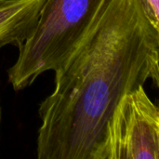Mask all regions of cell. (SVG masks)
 <instances>
[{
    "label": "cell",
    "mask_w": 159,
    "mask_h": 159,
    "mask_svg": "<svg viewBox=\"0 0 159 159\" xmlns=\"http://www.w3.org/2000/svg\"><path fill=\"white\" fill-rule=\"evenodd\" d=\"M96 159H159V110L143 86L119 102Z\"/></svg>",
    "instance_id": "cell-3"
},
{
    "label": "cell",
    "mask_w": 159,
    "mask_h": 159,
    "mask_svg": "<svg viewBox=\"0 0 159 159\" xmlns=\"http://www.w3.org/2000/svg\"><path fill=\"white\" fill-rule=\"evenodd\" d=\"M110 0H46L31 36L19 48L7 80L15 91L31 86L48 71L55 72L75 51Z\"/></svg>",
    "instance_id": "cell-2"
},
{
    "label": "cell",
    "mask_w": 159,
    "mask_h": 159,
    "mask_svg": "<svg viewBox=\"0 0 159 159\" xmlns=\"http://www.w3.org/2000/svg\"><path fill=\"white\" fill-rule=\"evenodd\" d=\"M45 1L0 0V48H19L31 36Z\"/></svg>",
    "instance_id": "cell-4"
},
{
    "label": "cell",
    "mask_w": 159,
    "mask_h": 159,
    "mask_svg": "<svg viewBox=\"0 0 159 159\" xmlns=\"http://www.w3.org/2000/svg\"><path fill=\"white\" fill-rule=\"evenodd\" d=\"M1 114H2V109H1V105H0V122H1Z\"/></svg>",
    "instance_id": "cell-6"
},
{
    "label": "cell",
    "mask_w": 159,
    "mask_h": 159,
    "mask_svg": "<svg viewBox=\"0 0 159 159\" xmlns=\"http://www.w3.org/2000/svg\"><path fill=\"white\" fill-rule=\"evenodd\" d=\"M151 24L159 30V0H136Z\"/></svg>",
    "instance_id": "cell-5"
},
{
    "label": "cell",
    "mask_w": 159,
    "mask_h": 159,
    "mask_svg": "<svg viewBox=\"0 0 159 159\" xmlns=\"http://www.w3.org/2000/svg\"><path fill=\"white\" fill-rule=\"evenodd\" d=\"M159 30L136 0H110L55 73L39 105L38 159H96L121 99L148 79L159 84Z\"/></svg>",
    "instance_id": "cell-1"
}]
</instances>
